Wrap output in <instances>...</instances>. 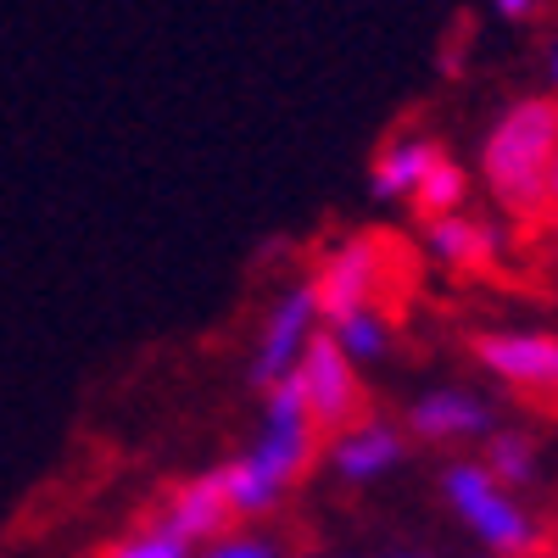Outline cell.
I'll return each mask as SVG.
<instances>
[{
    "instance_id": "1",
    "label": "cell",
    "mask_w": 558,
    "mask_h": 558,
    "mask_svg": "<svg viewBox=\"0 0 558 558\" xmlns=\"http://www.w3.org/2000/svg\"><path fill=\"white\" fill-rule=\"evenodd\" d=\"M313 441H318V430H313V418L302 408L296 380H279L268 391V402H263L257 441L241 458H229L223 470H213V481H218V492L229 497L235 514L257 520V514H268V508L302 481V470L313 463Z\"/></svg>"
},
{
    "instance_id": "2",
    "label": "cell",
    "mask_w": 558,
    "mask_h": 558,
    "mask_svg": "<svg viewBox=\"0 0 558 558\" xmlns=\"http://www.w3.org/2000/svg\"><path fill=\"white\" fill-rule=\"evenodd\" d=\"M553 168H558V101H520L508 107L486 146H481V173L497 207L514 218H536L553 207Z\"/></svg>"
},
{
    "instance_id": "3",
    "label": "cell",
    "mask_w": 558,
    "mask_h": 558,
    "mask_svg": "<svg viewBox=\"0 0 558 558\" xmlns=\"http://www.w3.org/2000/svg\"><path fill=\"white\" fill-rule=\"evenodd\" d=\"M441 492L452 502V514L470 525L497 558H525L536 547V520L525 514V508L514 502V492L497 486L486 475L481 458H458L441 470Z\"/></svg>"
},
{
    "instance_id": "4",
    "label": "cell",
    "mask_w": 558,
    "mask_h": 558,
    "mask_svg": "<svg viewBox=\"0 0 558 558\" xmlns=\"http://www.w3.org/2000/svg\"><path fill=\"white\" fill-rule=\"evenodd\" d=\"M391 263H397V246L380 241V235L341 241L330 257L318 263V279H313L318 318H336V313H352V307H380Z\"/></svg>"
},
{
    "instance_id": "5",
    "label": "cell",
    "mask_w": 558,
    "mask_h": 558,
    "mask_svg": "<svg viewBox=\"0 0 558 558\" xmlns=\"http://www.w3.org/2000/svg\"><path fill=\"white\" fill-rule=\"evenodd\" d=\"M296 391H302V408L313 418V430H352L363 418V380H357V363L330 341V336H313V347L302 352L296 363Z\"/></svg>"
},
{
    "instance_id": "6",
    "label": "cell",
    "mask_w": 558,
    "mask_h": 558,
    "mask_svg": "<svg viewBox=\"0 0 558 558\" xmlns=\"http://www.w3.org/2000/svg\"><path fill=\"white\" fill-rule=\"evenodd\" d=\"M475 357H481L486 375L502 380L514 397L558 408V336H547V330H486L475 341Z\"/></svg>"
},
{
    "instance_id": "7",
    "label": "cell",
    "mask_w": 558,
    "mask_h": 558,
    "mask_svg": "<svg viewBox=\"0 0 558 558\" xmlns=\"http://www.w3.org/2000/svg\"><path fill=\"white\" fill-rule=\"evenodd\" d=\"M324 330V318H318V296L313 286H296L274 302V313L263 318V336L252 347V380L257 386H279V380H291L296 375V363L302 352L313 347V336Z\"/></svg>"
},
{
    "instance_id": "8",
    "label": "cell",
    "mask_w": 558,
    "mask_h": 558,
    "mask_svg": "<svg viewBox=\"0 0 558 558\" xmlns=\"http://www.w3.org/2000/svg\"><path fill=\"white\" fill-rule=\"evenodd\" d=\"M408 430L418 441H470V436H492V408L475 391L441 386L430 397H418L408 408Z\"/></svg>"
},
{
    "instance_id": "9",
    "label": "cell",
    "mask_w": 558,
    "mask_h": 558,
    "mask_svg": "<svg viewBox=\"0 0 558 558\" xmlns=\"http://www.w3.org/2000/svg\"><path fill=\"white\" fill-rule=\"evenodd\" d=\"M330 463H336V475H341V481L368 486V481L391 475L397 463H402V430H397V425H386V418H357L352 430H341V436H336Z\"/></svg>"
},
{
    "instance_id": "10",
    "label": "cell",
    "mask_w": 558,
    "mask_h": 558,
    "mask_svg": "<svg viewBox=\"0 0 558 558\" xmlns=\"http://www.w3.org/2000/svg\"><path fill=\"white\" fill-rule=\"evenodd\" d=\"M502 252V229L470 213H447L425 218V257L441 268H486Z\"/></svg>"
},
{
    "instance_id": "11",
    "label": "cell",
    "mask_w": 558,
    "mask_h": 558,
    "mask_svg": "<svg viewBox=\"0 0 558 558\" xmlns=\"http://www.w3.org/2000/svg\"><path fill=\"white\" fill-rule=\"evenodd\" d=\"M447 151L436 146V140L425 134H397L380 146L375 168H368V191H375L380 202H413L418 184H425V173L441 162Z\"/></svg>"
},
{
    "instance_id": "12",
    "label": "cell",
    "mask_w": 558,
    "mask_h": 558,
    "mask_svg": "<svg viewBox=\"0 0 558 558\" xmlns=\"http://www.w3.org/2000/svg\"><path fill=\"white\" fill-rule=\"evenodd\" d=\"M229 497L218 492V481L213 475H202V481H184L173 497H168V508H162V520L157 525H168L173 536H184V542H218L223 536V525H229Z\"/></svg>"
},
{
    "instance_id": "13",
    "label": "cell",
    "mask_w": 558,
    "mask_h": 558,
    "mask_svg": "<svg viewBox=\"0 0 558 558\" xmlns=\"http://www.w3.org/2000/svg\"><path fill=\"white\" fill-rule=\"evenodd\" d=\"M324 336H330L352 363H380L391 352V324H386L380 307H352V313L324 318Z\"/></svg>"
},
{
    "instance_id": "14",
    "label": "cell",
    "mask_w": 558,
    "mask_h": 558,
    "mask_svg": "<svg viewBox=\"0 0 558 558\" xmlns=\"http://www.w3.org/2000/svg\"><path fill=\"white\" fill-rule=\"evenodd\" d=\"M481 463H486V475H492L497 486H508V492L536 481V447H531L520 430H492Z\"/></svg>"
},
{
    "instance_id": "15",
    "label": "cell",
    "mask_w": 558,
    "mask_h": 558,
    "mask_svg": "<svg viewBox=\"0 0 558 558\" xmlns=\"http://www.w3.org/2000/svg\"><path fill=\"white\" fill-rule=\"evenodd\" d=\"M463 202H470V173H463V162H452V157H441V162L425 173V184H418V196H413L418 218L463 213Z\"/></svg>"
},
{
    "instance_id": "16",
    "label": "cell",
    "mask_w": 558,
    "mask_h": 558,
    "mask_svg": "<svg viewBox=\"0 0 558 558\" xmlns=\"http://www.w3.org/2000/svg\"><path fill=\"white\" fill-rule=\"evenodd\" d=\"M101 558H191V542L173 536L168 525H146V531H129L123 542H112Z\"/></svg>"
},
{
    "instance_id": "17",
    "label": "cell",
    "mask_w": 558,
    "mask_h": 558,
    "mask_svg": "<svg viewBox=\"0 0 558 558\" xmlns=\"http://www.w3.org/2000/svg\"><path fill=\"white\" fill-rule=\"evenodd\" d=\"M202 558H279V547H274L268 536H246V531H241V536H218Z\"/></svg>"
},
{
    "instance_id": "18",
    "label": "cell",
    "mask_w": 558,
    "mask_h": 558,
    "mask_svg": "<svg viewBox=\"0 0 558 558\" xmlns=\"http://www.w3.org/2000/svg\"><path fill=\"white\" fill-rule=\"evenodd\" d=\"M492 7H497L502 17H531V12L542 7V0H492Z\"/></svg>"
},
{
    "instance_id": "19",
    "label": "cell",
    "mask_w": 558,
    "mask_h": 558,
    "mask_svg": "<svg viewBox=\"0 0 558 558\" xmlns=\"http://www.w3.org/2000/svg\"><path fill=\"white\" fill-rule=\"evenodd\" d=\"M547 73H553V84H558V45H553V57H547Z\"/></svg>"
},
{
    "instance_id": "20",
    "label": "cell",
    "mask_w": 558,
    "mask_h": 558,
    "mask_svg": "<svg viewBox=\"0 0 558 558\" xmlns=\"http://www.w3.org/2000/svg\"><path fill=\"white\" fill-rule=\"evenodd\" d=\"M553 207H558V168H553Z\"/></svg>"
},
{
    "instance_id": "21",
    "label": "cell",
    "mask_w": 558,
    "mask_h": 558,
    "mask_svg": "<svg viewBox=\"0 0 558 558\" xmlns=\"http://www.w3.org/2000/svg\"><path fill=\"white\" fill-rule=\"evenodd\" d=\"M402 558H413V553H402Z\"/></svg>"
}]
</instances>
